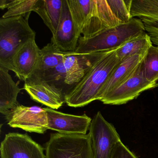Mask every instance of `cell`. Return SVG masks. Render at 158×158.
<instances>
[{"mask_svg":"<svg viewBox=\"0 0 158 158\" xmlns=\"http://www.w3.org/2000/svg\"><path fill=\"white\" fill-rule=\"evenodd\" d=\"M39 0H13L7 11L2 18L23 16L29 19L30 14L35 12Z\"/></svg>","mask_w":158,"mask_h":158,"instance_id":"cell-22","label":"cell"},{"mask_svg":"<svg viewBox=\"0 0 158 158\" xmlns=\"http://www.w3.org/2000/svg\"><path fill=\"white\" fill-rule=\"evenodd\" d=\"M80 35L73 20L68 0H63L60 20L51 42L64 52H74Z\"/></svg>","mask_w":158,"mask_h":158,"instance_id":"cell-11","label":"cell"},{"mask_svg":"<svg viewBox=\"0 0 158 158\" xmlns=\"http://www.w3.org/2000/svg\"><path fill=\"white\" fill-rule=\"evenodd\" d=\"M116 50L110 51L102 57L66 95L65 102L68 106L84 107L98 100L101 90L120 62Z\"/></svg>","mask_w":158,"mask_h":158,"instance_id":"cell-1","label":"cell"},{"mask_svg":"<svg viewBox=\"0 0 158 158\" xmlns=\"http://www.w3.org/2000/svg\"><path fill=\"white\" fill-rule=\"evenodd\" d=\"M110 51L111 50L88 54L67 52L63 61L66 73L65 85L72 86L73 89L96 63Z\"/></svg>","mask_w":158,"mask_h":158,"instance_id":"cell-9","label":"cell"},{"mask_svg":"<svg viewBox=\"0 0 158 158\" xmlns=\"http://www.w3.org/2000/svg\"><path fill=\"white\" fill-rule=\"evenodd\" d=\"M110 158H138V157L120 140L116 142L113 148Z\"/></svg>","mask_w":158,"mask_h":158,"instance_id":"cell-24","label":"cell"},{"mask_svg":"<svg viewBox=\"0 0 158 158\" xmlns=\"http://www.w3.org/2000/svg\"><path fill=\"white\" fill-rule=\"evenodd\" d=\"M40 50L34 37L15 53L13 59L14 72L19 79L25 82L32 76L38 63Z\"/></svg>","mask_w":158,"mask_h":158,"instance_id":"cell-13","label":"cell"},{"mask_svg":"<svg viewBox=\"0 0 158 158\" xmlns=\"http://www.w3.org/2000/svg\"><path fill=\"white\" fill-rule=\"evenodd\" d=\"M65 69L62 62L55 68L48 70L37 76L31 77L30 78H37L43 80L49 84L55 85L60 88L58 85H61V84L65 85Z\"/></svg>","mask_w":158,"mask_h":158,"instance_id":"cell-23","label":"cell"},{"mask_svg":"<svg viewBox=\"0 0 158 158\" xmlns=\"http://www.w3.org/2000/svg\"><path fill=\"white\" fill-rule=\"evenodd\" d=\"M24 89L33 100L53 110L60 108L65 102V94L63 89L40 79H27L25 81Z\"/></svg>","mask_w":158,"mask_h":158,"instance_id":"cell-12","label":"cell"},{"mask_svg":"<svg viewBox=\"0 0 158 158\" xmlns=\"http://www.w3.org/2000/svg\"><path fill=\"white\" fill-rule=\"evenodd\" d=\"M21 89L9 73V70L0 66V113L7 116L20 105L17 100Z\"/></svg>","mask_w":158,"mask_h":158,"instance_id":"cell-15","label":"cell"},{"mask_svg":"<svg viewBox=\"0 0 158 158\" xmlns=\"http://www.w3.org/2000/svg\"><path fill=\"white\" fill-rule=\"evenodd\" d=\"M68 1L74 23L81 34V31L90 18L94 0H68Z\"/></svg>","mask_w":158,"mask_h":158,"instance_id":"cell-19","label":"cell"},{"mask_svg":"<svg viewBox=\"0 0 158 158\" xmlns=\"http://www.w3.org/2000/svg\"><path fill=\"white\" fill-rule=\"evenodd\" d=\"M141 69L149 82L156 83L158 80V46H152L141 63Z\"/></svg>","mask_w":158,"mask_h":158,"instance_id":"cell-21","label":"cell"},{"mask_svg":"<svg viewBox=\"0 0 158 158\" xmlns=\"http://www.w3.org/2000/svg\"><path fill=\"white\" fill-rule=\"evenodd\" d=\"M89 130L92 139L94 158H110L113 148L121 140L114 126L98 111L92 119Z\"/></svg>","mask_w":158,"mask_h":158,"instance_id":"cell-5","label":"cell"},{"mask_svg":"<svg viewBox=\"0 0 158 158\" xmlns=\"http://www.w3.org/2000/svg\"><path fill=\"white\" fill-rule=\"evenodd\" d=\"M152 44L149 35L145 32L128 40L116 49V56L121 61L134 55H145Z\"/></svg>","mask_w":158,"mask_h":158,"instance_id":"cell-18","label":"cell"},{"mask_svg":"<svg viewBox=\"0 0 158 158\" xmlns=\"http://www.w3.org/2000/svg\"><path fill=\"white\" fill-rule=\"evenodd\" d=\"M13 0H0V9L5 10L9 8Z\"/></svg>","mask_w":158,"mask_h":158,"instance_id":"cell-26","label":"cell"},{"mask_svg":"<svg viewBox=\"0 0 158 158\" xmlns=\"http://www.w3.org/2000/svg\"><path fill=\"white\" fill-rule=\"evenodd\" d=\"M28 19L23 16L0 19V66L14 72L13 59L19 49L35 37Z\"/></svg>","mask_w":158,"mask_h":158,"instance_id":"cell-3","label":"cell"},{"mask_svg":"<svg viewBox=\"0 0 158 158\" xmlns=\"http://www.w3.org/2000/svg\"><path fill=\"white\" fill-rule=\"evenodd\" d=\"M63 0H39L35 12L54 35L61 16Z\"/></svg>","mask_w":158,"mask_h":158,"instance_id":"cell-16","label":"cell"},{"mask_svg":"<svg viewBox=\"0 0 158 158\" xmlns=\"http://www.w3.org/2000/svg\"><path fill=\"white\" fill-rule=\"evenodd\" d=\"M146 32L139 18H133L127 23L107 28L89 38L80 36L75 53L88 54L116 49L132 39Z\"/></svg>","mask_w":158,"mask_h":158,"instance_id":"cell-2","label":"cell"},{"mask_svg":"<svg viewBox=\"0 0 158 158\" xmlns=\"http://www.w3.org/2000/svg\"><path fill=\"white\" fill-rule=\"evenodd\" d=\"M158 86L157 82L151 83L145 78L140 63L135 73L130 78L118 87L108 92L100 101L104 104L110 105L125 104L136 98L143 91Z\"/></svg>","mask_w":158,"mask_h":158,"instance_id":"cell-6","label":"cell"},{"mask_svg":"<svg viewBox=\"0 0 158 158\" xmlns=\"http://www.w3.org/2000/svg\"><path fill=\"white\" fill-rule=\"evenodd\" d=\"M145 30L149 35L152 42L158 46V26L144 25Z\"/></svg>","mask_w":158,"mask_h":158,"instance_id":"cell-25","label":"cell"},{"mask_svg":"<svg viewBox=\"0 0 158 158\" xmlns=\"http://www.w3.org/2000/svg\"><path fill=\"white\" fill-rule=\"evenodd\" d=\"M45 151L46 158H94L89 133L51 134L45 144Z\"/></svg>","mask_w":158,"mask_h":158,"instance_id":"cell-4","label":"cell"},{"mask_svg":"<svg viewBox=\"0 0 158 158\" xmlns=\"http://www.w3.org/2000/svg\"><path fill=\"white\" fill-rule=\"evenodd\" d=\"M1 158H46L44 148L27 134L10 133L1 144Z\"/></svg>","mask_w":158,"mask_h":158,"instance_id":"cell-8","label":"cell"},{"mask_svg":"<svg viewBox=\"0 0 158 158\" xmlns=\"http://www.w3.org/2000/svg\"><path fill=\"white\" fill-rule=\"evenodd\" d=\"M132 18L158 21V0H132Z\"/></svg>","mask_w":158,"mask_h":158,"instance_id":"cell-20","label":"cell"},{"mask_svg":"<svg viewBox=\"0 0 158 158\" xmlns=\"http://www.w3.org/2000/svg\"><path fill=\"white\" fill-rule=\"evenodd\" d=\"M6 116L8 124L30 133L44 134L48 130L46 108L19 105Z\"/></svg>","mask_w":158,"mask_h":158,"instance_id":"cell-7","label":"cell"},{"mask_svg":"<svg viewBox=\"0 0 158 158\" xmlns=\"http://www.w3.org/2000/svg\"><path fill=\"white\" fill-rule=\"evenodd\" d=\"M145 56L134 55L120 61L101 90L98 100L100 101L108 92L130 78L135 73Z\"/></svg>","mask_w":158,"mask_h":158,"instance_id":"cell-14","label":"cell"},{"mask_svg":"<svg viewBox=\"0 0 158 158\" xmlns=\"http://www.w3.org/2000/svg\"><path fill=\"white\" fill-rule=\"evenodd\" d=\"M48 129L63 134L86 135L89 130L92 119L85 114L76 115L63 113L49 108H46Z\"/></svg>","mask_w":158,"mask_h":158,"instance_id":"cell-10","label":"cell"},{"mask_svg":"<svg viewBox=\"0 0 158 158\" xmlns=\"http://www.w3.org/2000/svg\"><path fill=\"white\" fill-rule=\"evenodd\" d=\"M66 53L59 50L51 42L48 43L40 49L36 68L31 77L37 76L48 70L55 68L62 62Z\"/></svg>","mask_w":158,"mask_h":158,"instance_id":"cell-17","label":"cell"}]
</instances>
